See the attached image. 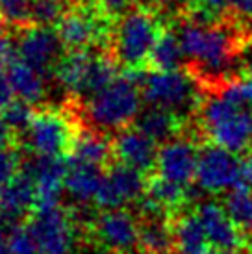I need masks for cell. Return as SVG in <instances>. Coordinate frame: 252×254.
<instances>
[{
    "mask_svg": "<svg viewBox=\"0 0 252 254\" xmlns=\"http://www.w3.org/2000/svg\"><path fill=\"white\" fill-rule=\"evenodd\" d=\"M141 87L125 72L113 80L106 89L85 102L67 99L63 106L76 115L82 127H89L106 134H115L135 123L141 112Z\"/></svg>",
    "mask_w": 252,
    "mask_h": 254,
    "instance_id": "obj_1",
    "label": "cell"
},
{
    "mask_svg": "<svg viewBox=\"0 0 252 254\" xmlns=\"http://www.w3.org/2000/svg\"><path fill=\"white\" fill-rule=\"evenodd\" d=\"M167 19L154 7L133 6L117 17L112 36V56L125 69L148 67V58Z\"/></svg>",
    "mask_w": 252,
    "mask_h": 254,
    "instance_id": "obj_2",
    "label": "cell"
},
{
    "mask_svg": "<svg viewBox=\"0 0 252 254\" xmlns=\"http://www.w3.org/2000/svg\"><path fill=\"white\" fill-rule=\"evenodd\" d=\"M115 21L98 0H76L70 2L56 30L67 50L110 52Z\"/></svg>",
    "mask_w": 252,
    "mask_h": 254,
    "instance_id": "obj_3",
    "label": "cell"
},
{
    "mask_svg": "<svg viewBox=\"0 0 252 254\" xmlns=\"http://www.w3.org/2000/svg\"><path fill=\"white\" fill-rule=\"evenodd\" d=\"M80 127V121L69 108L62 106L58 110L54 106H45L43 110H35L28 130L17 141L22 148H28L30 154L67 158Z\"/></svg>",
    "mask_w": 252,
    "mask_h": 254,
    "instance_id": "obj_4",
    "label": "cell"
},
{
    "mask_svg": "<svg viewBox=\"0 0 252 254\" xmlns=\"http://www.w3.org/2000/svg\"><path fill=\"white\" fill-rule=\"evenodd\" d=\"M141 95L148 106L165 108L189 121L196 115L202 100V89L188 69H148L141 82Z\"/></svg>",
    "mask_w": 252,
    "mask_h": 254,
    "instance_id": "obj_5",
    "label": "cell"
},
{
    "mask_svg": "<svg viewBox=\"0 0 252 254\" xmlns=\"http://www.w3.org/2000/svg\"><path fill=\"white\" fill-rule=\"evenodd\" d=\"M15 49L24 64L50 80L54 78L56 65L67 52L56 26H24L15 30Z\"/></svg>",
    "mask_w": 252,
    "mask_h": 254,
    "instance_id": "obj_6",
    "label": "cell"
},
{
    "mask_svg": "<svg viewBox=\"0 0 252 254\" xmlns=\"http://www.w3.org/2000/svg\"><path fill=\"white\" fill-rule=\"evenodd\" d=\"M28 226L39 243L41 254H74L80 230L69 208L60 204L35 208Z\"/></svg>",
    "mask_w": 252,
    "mask_h": 254,
    "instance_id": "obj_7",
    "label": "cell"
},
{
    "mask_svg": "<svg viewBox=\"0 0 252 254\" xmlns=\"http://www.w3.org/2000/svg\"><path fill=\"white\" fill-rule=\"evenodd\" d=\"M85 236L108 254H132L139 249V217L126 208L102 210Z\"/></svg>",
    "mask_w": 252,
    "mask_h": 254,
    "instance_id": "obj_8",
    "label": "cell"
},
{
    "mask_svg": "<svg viewBox=\"0 0 252 254\" xmlns=\"http://www.w3.org/2000/svg\"><path fill=\"white\" fill-rule=\"evenodd\" d=\"M196 184L206 193H223L243 184V162L228 148L206 143L198 152Z\"/></svg>",
    "mask_w": 252,
    "mask_h": 254,
    "instance_id": "obj_9",
    "label": "cell"
},
{
    "mask_svg": "<svg viewBox=\"0 0 252 254\" xmlns=\"http://www.w3.org/2000/svg\"><path fill=\"white\" fill-rule=\"evenodd\" d=\"M148 177L150 175H145L139 169L113 162L112 165L106 167L102 186L93 202L100 210L126 208L132 202L135 204L147 191Z\"/></svg>",
    "mask_w": 252,
    "mask_h": 254,
    "instance_id": "obj_10",
    "label": "cell"
},
{
    "mask_svg": "<svg viewBox=\"0 0 252 254\" xmlns=\"http://www.w3.org/2000/svg\"><path fill=\"white\" fill-rule=\"evenodd\" d=\"M22 171L28 173L35 182V190H37L35 208L60 204L62 191L65 190V177L69 171L67 158L30 154L28 160L22 162Z\"/></svg>",
    "mask_w": 252,
    "mask_h": 254,
    "instance_id": "obj_11",
    "label": "cell"
},
{
    "mask_svg": "<svg viewBox=\"0 0 252 254\" xmlns=\"http://www.w3.org/2000/svg\"><path fill=\"white\" fill-rule=\"evenodd\" d=\"M35 206H37V190L34 178L21 171L9 182L0 186V226L13 228L17 225L28 223Z\"/></svg>",
    "mask_w": 252,
    "mask_h": 254,
    "instance_id": "obj_12",
    "label": "cell"
},
{
    "mask_svg": "<svg viewBox=\"0 0 252 254\" xmlns=\"http://www.w3.org/2000/svg\"><path fill=\"white\" fill-rule=\"evenodd\" d=\"M198 152L200 150L189 135H178L160 147L154 173L167 180L189 186L196 177Z\"/></svg>",
    "mask_w": 252,
    "mask_h": 254,
    "instance_id": "obj_13",
    "label": "cell"
},
{
    "mask_svg": "<svg viewBox=\"0 0 252 254\" xmlns=\"http://www.w3.org/2000/svg\"><path fill=\"white\" fill-rule=\"evenodd\" d=\"M113 135H115L112 139L115 162L143 171L145 175L154 173L160 148L152 137H148L137 127H126Z\"/></svg>",
    "mask_w": 252,
    "mask_h": 254,
    "instance_id": "obj_14",
    "label": "cell"
},
{
    "mask_svg": "<svg viewBox=\"0 0 252 254\" xmlns=\"http://www.w3.org/2000/svg\"><path fill=\"white\" fill-rule=\"evenodd\" d=\"M196 213L202 221L208 241L213 249L226 251V249H249V238L239 230V226L230 219L224 206L219 202H200L196 206Z\"/></svg>",
    "mask_w": 252,
    "mask_h": 254,
    "instance_id": "obj_15",
    "label": "cell"
},
{
    "mask_svg": "<svg viewBox=\"0 0 252 254\" xmlns=\"http://www.w3.org/2000/svg\"><path fill=\"white\" fill-rule=\"evenodd\" d=\"M133 125L143 130L148 137H152L158 145H163L178 135L189 134L191 130L189 119H184L178 113L158 106H148L147 110L139 112Z\"/></svg>",
    "mask_w": 252,
    "mask_h": 254,
    "instance_id": "obj_16",
    "label": "cell"
},
{
    "mask_svg": "<svg viewBox=\"0 0 252 254\" xmlns=\"http://www.w3.org/2000/svg\"><path fill=\"white\" fill-rule=\"evenodd\" d=\"M4 67H6L7 84L17 99L26 100L30 104L43 102V99L47 97V78L41 72L24 64L17 52L7 60Z\"/></svg>",
    "mask_w": 252,
    "mask_h": 254,
    "instance_id": "obj_17",
    "label": "cell"
},
{
    "mask_svg": "<svg viewBox=\"0 0 252 254\" xmlns=\"http://www.w3.org/2000/svg\"><path fill=\"white\" fill-rule=\"evenodd\" d=\"M110 134L95 130L89 127H80L74 145L70 154L67 156L69 162L78 163H91L98 167L112 165L113 160V141L108 137Z\"/></svg>",
    "mask_w": 252,
    "mask_h": 254,
    "instance_id": "obj_18",
    "label": "cell"
},
{
    "mask_svg": "<svg viewBox=\"0 0 252 254\" xmlns=\"http://www.w3.org/2000/svg\"><path fill=\"white\" fill-rule=\"evenodd\" d=\"M139 249L160 254L176 253V238L173 215L154 213L139 217Z\"/></svg>",
    "mask_w": 252,
    "mask_h": 254,
    "instance_id": "obj_19",
    "label": "cell"
},
{
    "mask_svg": "<svg viewBox=\"0 0 252 254\" xmlns=\"http://www.w3.org/2000/svg\"><path fill=\"white\" fill-rule=\"evenodd\" d=\"M178 254H213L204 225L196 210H182L173 215Z\"/></svg>",
    "mask_w": 252,
    "mask_h": 254,
    "instance_id": "obj_20",
    "label": "cell"
},
{
    "mask_svg": "<svg viewBox=\"0 0 252 254\" xmlns=\"http://www.w3.org/2000/svg\"><path fill=\"white\" fill-rule=\"evenodd\" d=\"M104 175L106 167H98L91 163L69 162V171L65 177V190L69 191L74 202H91L95 200L102 186Z\"/></svg>",
    "mask_w": 252,
    "mask_h": 254,
    "instance_id": "obj_21",
    "label": "cell"
},
{
    "mask_svg": "<svg viewBox=\"0 0 252 254\" xmlns=\"http://www.w3.org/2000/svg\"><path fill=\"white\" fill-rule=\"evenodd\" d=\"M148 69H156V71L186 69V54L182 50V43H180L178 32H175V26L169 21L152 47V52L148 58Z\"/></svg>",
    "mask_w": 252,
    "mask_h": 254,
    "instance_id": "obj_22",
    "label": "cell"
},
{
    "mask_svg": "<svg viewBox=\"0 0 252 254\" xmlns=\"http://www.w3.org/2000/svg\"><path fill=\"white\" fill-rule=\"evenodd\" d=\"M145 193L160 206L161 210H165L171 215L182 212L186 206H189L188 186L167 180V178L160 177L156 173H152L148 177L147 191Z\"/></svg>",
    "mask_w": 252,
    "mask_h": 254,
    "instance_id": "obj_23",
    "label": "cell"
},
{
    "mask_svg": "<svg viewBox=\"0 0 252 254\" xmlns=\"http://www.w3.org/2000/svg\"><path fill=\"white\" fill-rule=\"evenodd\" d=\"M224 210L247 238H252V188L245 182L226 193Z\"/></svg>",
    "mask_w": 252,
    "mask_h": 254,
    "instance_id": "obj_24",
    "label": "cell"
},
{
    "mask_svg": "<svg viewBox=\"0 0 252 254\" xmlns=\"http://www.w3.org/2000/svg\"><path fill=\"white\" fill-rule=\"evenodd\" d=\"M69 6L70 0H28L30 24L56 26Z\"/></svg>",
    "mask_w": 252,
    "mask_h": 254,
    "instance_id": "obj_25",
    "label": "cell"
},
{
    "mask_svg": "<svg viewBox=\"0 0 252 254\" xmlns=\"http://www.w3.org/2000/svg\"><path fill=\"white\" fill-rule=\"evenodd\" d=\"M34 115H35L34 104H30V102H26V100L22 99H17V97L2 110V119L6 121V125L11 128V132L15 134L17 139L28 130Z\"/></svg>",
    "mask_w": 252,
    "mask_h": 254,
    "instance_id": "obj_26",
    "label": "cell"
},
{
    "mask_svg": "<svg viewBox=\"0 0 252 254\" xmlns=\"http://www.w3.org/2000/svg\"><path fill=\"white\" fill-rule=\"evenodd\" d=\"M234 0H191L189 13L198 21H219L232 13Z\"/></svg>",
    "mask_w": 252,
    "mask_h": 254,
    "instance_id": "obj_27",
    "label": "cell"
},
{
    "mask_svg": "<svg viewBox=\"0 0 252 254\" xmlns=\"http://www.w3.org/2000/svg\"><path fill=\"white\" fill-rule=\"evenodd\" d=\"M22 147L17 143L0 147V186L9 182L22 171Z\"/></svg>",
    "mask_w": 252,
    "mask_h": 254,
    "instance_id": "obj_28",
    "label": "cell"
},
{
    "mask_svg": "<svg viewBox=\"0 0 252 254\" xmlns=\"http://www.w3.org/2000/svg\"><path fill=\"white\" fill-rule=\"evenodd\" d=\"M7 240L13 254H41L39 243L35 240L34 232L30 230L28 223L17 225L7 230Z\"/></svg>",
    "mask_w": 252,
    "mask_h": 254,
    "instance_id": "obj_29",
    "label": "cell"
},
{
    "mask_svg": "<svg viewBox=\"0 0 252 254\" xmlns=\"http://www.w3.org/2000/svg\"><path fill=\"white\" fill-rule=\"evenodd\" d=\"M0 11L13 30L30 26L28 0H0Z\"/></svg>",
    "mask_w": 252,
    "mask_h": 254,
    "instance_id": "obj_30",
    "label": "cell"
},
{
    "mask_svg": "<svg viewBox=\"0 0 252 254\" xmlns=\"http://www.w3.org/2000/svg\"><path fill=\"white\" fill-rule=\"evenodd\" d=\"M154 9H158L167 21H171L178 15L188 13L191 9V0H156Z\"/></svg>",
    "mask_w": 252,
    "mask_h": 254,
    "instance_id": "obj_31",
    "label": "cell"
},
{
    "mask_svg": "<svg viewBox=\"0 0 252 254\" xmlns=\"http://www.w3.org/2000/svg\"><path fill=\"white\" fill-rule=\"evenodd\" d=\"M7 28H9V22L6 21V17L0 11V62L4 65L17 52V49H15V39L7 34Z\"/></svg>",
    "mask_w": 252,
    "mask_h": 254,
    "instance_id": "obj_32",
    "label": "cell"
},
{
    "mask_svg": "<svg viewBox=\"0 0 252 254\" xmlns=\"http://www.w3.org/2000/svg\"><path fill=\"white\" fill-rule=\"evenodd\" d=\"M98 2L102 4V7L108 13L117 19V17H121V15L130 9V2L132 0H98Z\"/></svg>",
    "mask_w": 252,
    "mask_h": 254,
    "instance_id": "obj_33",
    "label": "cell"
},
{
    "mask_svg": "<svg viewBox=\"0 0 252 254\" xmlns=\"http://www.w3.org/2000/svg\"><path fill=\"white\" fill-rule=\"evenodd\" d=\"M13 91H11V87H9V84H7L6 80V72L0 76V113H2V110L13 100Z\"/></svg>",
    "mask_w": 252,
    "mask_h": 254,
    "instance_id": "obj_34",
    "label": "cell"
},
{
    "mask_svg": "<svg viewBox=\"0 0 252 254\" xmlns=\"http://www.w3.org/2000/svg\"><path fill=\"white\" fill-rule=\"evenodd\" d=\"M11 143H17V137L11 132V128L6 125V121L2 119L0 115V147H6V145H11Z\"/></svg>",
    "mask_w": 252,
    "mask_h": 254,
    "instance_id": "obj_35",
    "label": "cell"
},
{
    "mask_svg": "<svg viewBox=\"0 0 252 254\" xmlns=\"http://www.w3.org/2000/svg\"><path fill=\"white\" fill-rule=\"evenodd\" d=\"M243 182L252 188V150L243 158Z\"/></svg>",
    "mask_w": 252,
    "mask_h": 254,
    "instance_id": "obj_36",
    "label": "cell"
},
{
    "mask_svg": "<svg viewBox=\"0 0 252 254\" xmlns=\"http://www.w3.org/2000/svg\"><path fill=\"white\" fill-rule=\"evenodd\" d=\"M0 254H13L11 247H9V240H7V232H4V228L0 226Z\"/></svg>",
    "mask_w": 252,
    "mask_h": 254,
    "instance_id": "obj_37",
    "label": "cell"
},
{
    "mask_svg": "<svg viewBox=\"0 0 252 254\" xmlns=\"http://www.w3.org/2000/svg\"><path fill=\"white\" fill-rule=\"evenodd\" d=\"M156 0H132V6L137 7H154Z\"/></svg>",
    "mask_w": 252,
    "mask_h": 254,
    "instance_id": "obj_38",
    "label": "cell"
},
{
    "mask_svg": "<svg viewBox=\"0 0 252 254\" xmlns=\"http://www.w3.org/2000/svg\"><path fill=\"white\" fill-rule=\"evenodd\" d=\"M215 254H241L239 249H226V251H217Z\"/></svg>",
    "mask_w": 252,
    "mask_h": 254,
    "instance_id": "obj_39",
    "label": "cell"
},
{
    "mask_svg": "<svg viewBox=\"0 0 252 254\" xmlns=\"http://www.w3.org/2000/svg\"><path fill=\"white\" fill-rule=\"evenodd\" d=\"M132 254H160V253H152V251H145V249H135Z\"/></svg>",
    "mask_w": 252,
    "mask_h": 254,
    "instance_id": "obj_40",
    "label": "cell"
},
{
    "mask_svg": "<svg viewBox=\"0 0 252 254\" xmlns=\"http://www.w3.org/2000/svg\"><path fill=\"white\" fill-rule=\"evenodd\" d=\"M4 72H6V67H4V64H2V62H0V76H2V74H4Z\"/></svg>",
    "mask_w": 252,
    "mask_h": 254,
    "instance_id": "obj_41",
    "label": "cell"
},
{
    "mask_svg": "<svg viewBox=\"0 0 252 254\" xmlns=\"http://www.w3.org/2000/svg\"><path fill=\"white\" fill-rule=\"evenodd\" d=\"M249 78L252 80V64H251V67H249Z\"/></svg>",
    "mask_w": 252,
    "mask_h": 254,
    "instance_id": "obj_42",
    "label": "cell"
},
{
    "mask_svg": "<svg viewBox=\"0 0 252 254\" xmlns=\"http://www.w3.org/2000/svg\"><path fill=\"white\" fill-rule=\"evenodd\" d=\"M70 2H76V0H70Z\"/></svg>",
    "mask_w": 252,
    "mask_h": 254,
    "instance_id": "obj_43",
    "label": "cell"
}]
</instances>
